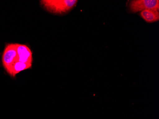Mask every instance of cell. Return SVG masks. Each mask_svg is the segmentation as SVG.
Returning <instances> with one entry per match:
<instances>
[{
  "label": "cell",
  "instance_id": "obj_4",
  "mask_svg": "<svg viewBox=\"0 0 159 119\" xmlns=\"http://www.w3.org/2000/svg\"><path fill=\"white\" fill-rule=\"evenodd\" d=\"M18 62L32 64L33 55L30 48L25 44L16 43Z\"/></svg>",
  "mask_w": 159,
  "mask_h": 119
},
{
  "label": "cell",
  "instance_id": "obj_3",
  "mask_svg": "<svg viewBox=\"0 0 159 119\" xmlns=\"http://www.w3.org/2000/svg\"><path fill=\"white\" fill-rule=\"evenodd\" d=\"M129 8L132 13L147 9L159 11V1L158 0H134L129 2Z\"/></svg>",
  "mask_w": 159,
  "mask_h": 119
},
{
  "label": "cell",
  "instance_id": "obj_1",
  "mask_svg": "<svg viewBox=\"0 0 159 119\" xmlns=\"http://www.w3.org/2000/svg\"><path fill=\"white\" fill-rule=\"evenodd\" d=\"M76 0H42L41 5L45 10L54 14L67 13L75 6Z\"/></svg>",
  "mask_w": 159,
  "mask_h": 119
},
{
  "label": "cell",
  "instance_id": "obj_6",
  "mask_svg": "<svg viewBox=\"0 0 159 119\" xmlns=\"http://www.w3.org/2000/svg\"><path fill=\"white\" fill-rule=\"evenodd\" d=\"M32 66V64H26L20 62H16L11 67L8 73L11 76L15 77L17 74L23 71L31 68Z\"/></svg>",
  "mask_w": 159,
  "mask_h": 119
},
{
  "label": "cell",
  "instance_id": "obj_5",
  "mask_svg": "<svg viewBox=\"0 0 159 119\" xmlns=\"http://www.w3.org/2000/svg\"><path fill=\"white\" fill-rule=\"evenodd\" d=\"M141 16L147 23H153L159 20V11L147 9L142 11L140 13Z\"/></svg>",
  "mask_w": 159,
  "mask_h": 119
},
{
  "label": "cell",
  "instance_id": "obj_2",
  "mask_svg": "<svg viewBox=\"0 0 159 119\" xmlns=\"http://www.w3.org/2000/svg\"><path fill=\"white\" fill-rule=\"evenodd\" d=\"M2 59L3 68L8 72L12 65L18 62L16 43L6 44Z\"/></svg>",
  "mask_w": 159,
  "mask_h": 119
}]
</instances>
